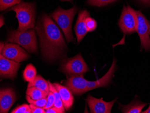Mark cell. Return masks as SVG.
<instances>
[{"mask_svg":"<svg viewBox=\"0 0 150 113\" xmlns=\"http://www.w3.org/2000/svg\"><path fill=\"white\" fill-rule=\"evenodd\" d=\"M61 1H69V2H72L73 1V0H60Z\"/></svg>","mask_w":150,"mask_h":113,"instance_id":"cell-33","label":"cell"},{"mask_svg":"<svg viewBox=\"0 0 150 113\" xmlns=\"http://www.w3.org/2000/svg\"><path fill=\"white\" fill-rule=\"evenodd\" d=\"M26 99L30 104H33V105H36V106H38L40 107H44L46 105V104H47V98L38 99V100H34V99H32L29 96L27 95L26 96Z\"/></svg>","mask_w":150,"mask_h":113,"instance_id":"cell-23","label":"cell"},{"mask_svg":"<svg viewBox=\"0 0 150 113\" xmlns=\"http://www.w3.org/2000/svg\"></svg>","mask_w":150,"mask_h":113,"instance_id":"cell-34","label":"cell"},{"mask_svg":"<svg viewBox=\"0 0 150 113\" xmlns=\"http://www.w3.org/2000/svg\"><path fill=\"white\" fill-rule=\"evenodd\" d=\"M86 23L88 32H92L96 28V21L90 16L86 18Z\"/></svg>","mask_w":150,"mask_h":113,"instance_id":"cell-24","label":"cell"},{"mask_svg":"<svg viewBox=\"0 0 150 113\" xmlns=\"http://www.w3.org/2000/svg\"><path fill=\"white\" fill-rule=\"evenodd\" d=\"M7 42L17 44L29 53H37L38 51L37 37L33 29L23 32L18 30L11 31Z\"/></svg>","mask_w":150,"mask_h":113,"instance_id":"cell-4","label":"cell"},{"mask_svg":"<svg viewBox=\"0 0 150 113\" xmlns=\"http://www.w3.org/2000/svg\"><path fill=\"white\" fill-rule=\"evenodd\" d=\"M48 82L49 85L50 91H51L54 93V96L55 97V102L54 104V107L61 110L63 113H65V109L59 93L52 83H51L49 81H48Z\"/></svg>","mask_w":150,"mask_h":113,"instance_id":"cell-19","label":"cell"},{"mask_svg":"<svg viewBox=\"0 0 150 113\" xmlns=\"http://www.w3.org/2000/svg\"><path fill=\"white\" fill-rule=\"evenodd\" d=\"M35 29L39 37L42 54L45 59L52 61L64 55L67 48L64 37L50 17L43 15Z\"/></svg>","mask_w":150,"mask_h":113,"instance_id":"cell-1","label":"cell"},{"mask_svg":"<svg viewBox=\"0 0 150 113\" xmlns=\"http://www.w3.org/2000/svg\"><path fill=\"white\" fill-rule=\"evenodd\" d=\"M26 94L34 100L45 98L48 95L46 92L42 91L35 87H28Z\"/></svg>","mask_w":150,"mask_h":113,"instance_id":"cell-18","label":"cell"},{"mask_svg":"<svg viewBox=\"0 0 150 113\" xmlns=\"http://www.w3.org/2000/svg\"><path fill=\"white\" fill-rule=\"evenodd\" d=\"M35 87L42 91L46 92L48 94L50 91L48 82L40 75H37L33 81L29 82L28 87Z\"/></svg>","mask_w":150,"mask_h":113,"instance_id":"cell-17","label":"cell"},{"mask_svg":"<svg viewBox=\"0 0 150 113\" xmlns=\"http://www.w3.org/2000/svg\"><path fill=\"white\" fill-rule=\"evenodd\" d=\"M4 24V19L3 16L2 15H1L0 16V27H1Z\"/></svg>","mask_w":150,"mask_h":113,"instance_id":"cell-29","label":"cell"},{"mask_svg":"<svg viewBox=\"0 0 150 113\" xmlns=\"http://www.w3.org/2000/svg\"><path fill=\"white\" fill-rule=\"evenodd\" d=\"M119 104L122 113H140L147 104L142 102L139 99H135L127 105H122L120 104Z\"/></svg>","mask_w":150,"mask_h":113,"instance_id":"cell-16","label":"cell"},{"mask_svg":"<svg viewBox=\"0 0 150 113\" xmlns=\"http://www.w3.org/2000/svg\"><path fill=\"white\" fill-rule=\"evenodd\" d=\"M138 18L137 32L141 40V48L146 51L150 50V23L140 11H136Z\"/></svg>","mask_w":150,"mask_h":113,"instance_id":"cell-7","label":"cell"},{"mask_svg":"<svg viewBox=\"0 0 150 113\" xmlns=\"http://www.w3.org/2000/svg\"><path fill=\"white\" fill-rule=\"evenodd\" d=\"M143 113H150V104L148 108L146 110H145V111L142 112Z\"/></svg>","mask_w":150,"mask_h":113,"instance_id":"cell-31","label":"cell"},{"mask_svg":"<svg viewBox=\"0 0 150 113\" xmlns=\"http://www.w3.org/2000/svg\"><path fill=\"white\" fill-rule=\"evenodd\" d=\"M87 80L84 78L83 75L71 77L66 83L67 88L72 94L77 96L87 92Z\"/></svg>","mask_w":150,"mask_h":113,"instance_id":"cell-11","label":"cell"},{"mask_svg":"<svg viewBox=\"0 0 150 113\" xmlns=\"http://www.w3.org/2000/svg\"><path fill=\"white\" fill-rule=\"evenodd\" d=\"M117 99L111 102H106L103 101V98H96L89 95L87 97L86 101L89 106L91 113H110Z\"/></svg>","mask_w":150,"mask_h":113,"instance_id":"cell-10","label":"cell"},{"mask_svg":"<svg viewBox=\"0 0 150 113\" xmlns=\"http://www.w3.org/2000/svg\"><path fill=\"white\" fill-rule=\"evenodd\" d=\"M22 0H0V10L3 11L7 8L19 4Z\"/></svg>","mask_w":150,"mask_h":113,"instance_id":"cell-21","label":"cell"},{"mask_svg":"<svg viewBox=\"0 0 150 113\" xmlns=\"http://www.w3.org/2000/svg\"><path fill=\"white\" fill-rule=\"evenodd\" d=\"M20 65L18 62L11 60L0 55V75L1 77L14 80L17 75Z\"/></svg>","mask_w":150,"mask_h":113,"instance_id":"cell-9","label":"cell"},{"mask_svg":"<svg viewBox=\"0 0 150 113\" xmlns=\"http://www.w3.org/2000/svg\"><path fill=\"white\" fill-rule=\"evenodd\" d=\"M47 104L43 108L45 110L53 107L54 104L55 102V97L54 96V93L51 91H50L48 95L47 96Z\"/></svg>","mask_w":150,"mask_h":113,"instance_id":"cell-26","label":"cell"},{"mask_svg":"<svg viewBox=\"0 0 150 113\" xmlns=\"http://www.w3.org/2000/svg\"><path fill=\"white\" fill-rule=\"evenodd\" d=\"M37 76V70L32 64L27 65L23 71V79L25 81L31 82L33 81Z\"/></svg>","mask_w":150,"mask_h":113,"instance_id":"cell-20","label":"cell"},{"mask_svg":"<svg viewBox=\"0 0 150 113\" xmlns=\"http://www.w3.org/2000/svg\"><path fill=\"white\" fill-rule=\"evenodd\" d=\"M88 16H90V13L86 10L81 11L79 13L76 24L74 28L78 43L82 40L87 33L86 20Z\"/></svg>","mask_w":150,"mask_h":113,"instance_id":"cell-14","label":"cell"},{"mask_svg":"<svg viewBox=\"0 0 150 113\" xmlns=\"http://www.w3.org/2000/svg\"><path fill=\"white\" fill-rule=\"evenodd\" d=\"M4 46H5V44H4V43H2L1 42V44H0V48H0V50H1V52L2 51Z\"/></svg>","mask_w":150,"mask_h":113,"instance_id":"cell-30","label":"cell"},{"mask_svg":"<svg viewBox=\"0 0 150 113\" xmlns=\"http://www.w3.org/2000/svg\"><path fill=\"white\" fill-rule=\"evenodd\" d=\"M53 85L59 93L66 110H69L72 106L74 100L71 91L69 88L59 83H54Z\"/></svg>","mask_w":150,"mask_h":113,"instance_id":"cell-15","label":"cell"},{"mask_svg":"<svg viewBox=\"0 0 150 113\" xmlns=\"http://www.w3.org/2000/svg\"><path fill=\"white\" fill-rule=\"evenodd\" d=\"M29 106L32 110V113H45V110L43 108L40 107L33 104H30Z\"/></svg>","mask_w":150,"mask_h":113,"instance_id":"cell-27","label":"cell"},{"mask_svg":"<svg viewBox=\"0 0 150 113\" xmlns=\"http://www.w3.org/2000/svg\"><path fill=\"white\" fill-rule=\"evenodd\" d=\"M11 113H32V110L30 106L27 104L20 105L13 109Z\"/></svg>","mask_w":150,"mask_h":113,"instance_id":"cell-25","label":"cell"},{"mask_svg":"<svg viewBox=\"0 0 150 113\" xmlns=\"http://www.w3.org/2000/svg\"><path fill=\"white\" fill-rule=\"evenodd\" d=\"M1 54L7 59L18 63L26 60L29 58L27 52L19 46V45L16 44H5Z\"/></svg>","mask_w":150,"mask_h":113,"instance_id":"cell-8","label":"cell"},{"mask_svg":"<svg viewBox=\"0 0 150 113\" xmlns=\"http://www.w3.org/2000/svg\"><path fill=\"white\" fill-rule=\"evenodd\" d=\"M45 113H63L61 110L55 107H52L50 108L45 109Z\"/></svg>","mask_w":150,"mask_h":113,"instance_id":"cell-28","label":"cell"},{"mask_svg":"<svg viewBox=\"0 0 150 113\" xmlns=\"http://www.w3.org/2000/svg\"><path fill=\"white\" fill-rule=\"evenodd\" d=\"M116 1L117 0H87L86 3L88 5L91 6L101 7L114 2Z\"/></svg>","mask_w":150,"mask_h":113,"instance_id":"cell-22","label":"cell"},{"mask_svg":"<svg viewBox=\"0 0 150 113\" xmlns=\"http://www.w3.org/2000/svg\"><path fill=\"white\" fill-rule=\"evenodd\" d=\"M61 69L64 73L70 77L83 75L89 70L81 54L64 60Z\"/></svg>","mask_w":150,"mask_h":113,"instance_id":"cell-5","label":"cell"},{"mask_svg":"<svg viewBox=\"0 0 150 113\" xmlns=\"http://www.w3.org/2000/svg\"><path fill=\"white\" fill-rule=\"evenodd\" d=\"M138 23L136 11L129 6L127 7L124 6L119 21V25L121 31L125 34H132L137 32Z\"/></svg>","mask_w":150,"mask_h":113,"instance_id":"cell-6","label":"cell"},{"mask_svg":"<svg viewBox=\"0 0 150 113\" xmlns=\"http://www.w3.org/2000/svg\"><path fill=\"white\" fill-rule=\"evenodd\" d=\"M116 70H117L116 61L115 59H114L112 64L106 75H104L100 79L95 81H87V92L96 89V88H99V87H105L108 86L111 82L113 76Z\"/></svg>","mask_w":150,"mask_h":113,"instance_id":"cell-13","label":"cell"},{"mask_svg":"<svg viewBox=\"0 0 150 113\" xmlns=\"http://www.w3.org/2000/svg\"><path fill=\"white\" fill-rule=\"evenodd\" d=\"M17 100L15 91L11 88H5L0 91V112L7 113Z\"/></svg>","mask_w":150,"mask_h":113,"instance_id":"cell-12","label":"cell"},{"mask_svg":"<svg viewBox=\"0 0 150 113\" xmlns=\"http://www.w3.org/2000/svg\"><path fill=\"white\" fill-rule=\"evenodd\" d=\"M77 10V7L75 6L67 10L59 7L50 16L64 32L68 43L75 42V39L72 34L71 26L73 18L76 14Z\"/></svg>","mask_w":150,"mask_h":113,"instance_id":"cell-3","label":"cell"},{"mask_svg":"<svg viewBox=\"0 0 150 113\" xmlns=\"http://www.w3.org/2000/svg\"><path fill=\"white\" fill-rule=\"evenodd\" d=\"M142 2L150 5V0H141Z\"/></svg>","mask_w":150,"mask_h":113,"instance_id":"cell-32","label":"cell"},{"mask_svg":"<svg viewBox=\"0 0 150 113\" xmlns=\"http://www.w3.org/2000/svg\"><path fill=\"white\" fill-rule=\"evenodd\" d=\"M10 11L16 13V17L18 22V30L23 32L33 28L36 18V10L33 3L22 1L11 7L8 11Z\"/></svg>","mask_w":150,"mask_h":113,"instance_id":"cell-2","label":"cell"}]
</instances>
